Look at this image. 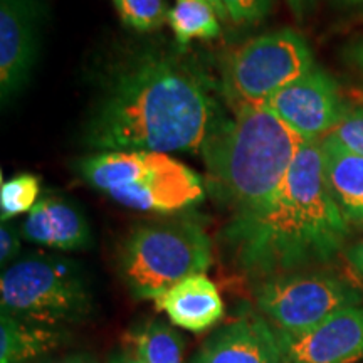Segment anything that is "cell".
<instances>
[{
    "label": "cell",
    "mask_w": 363,
    "mask_h": 363,
    "mask_svg": "<svg viewBox=\"0 0 363 363\" xmlns=\"http://www.w3.org/2000/svg\"><path fill=\"white\" fill-rule=\"evenodd\" d=\"M220 118L206 81L177 57L143 52L108 76L84 126V145L99 152H201Z\"/></svg>",
    "instance_id": "6da1fadb"
},
{
    "label": "cell",
    "mask_w": 363,
    "mask_h": 363,
    "mask_svg": "<svg viewBox=\"0 0 363 363\" xmlns=\"http://www.w3.org/2000/svg\"><path fill=\"white\" fill-rule=\"evenodd\" d=\"M348 225L328 187L320 140H308L274 202L259 216L229 222L224 239L239 269L266 279L331 261Z\"/></svg>",
    "instance_id": "7a4b0ae2"
},
{
    "label": "cell",
    "mask_w": 363,
    "mask_h": 363,
    "mask_svg": "<svg viewBox=\"0 0 363 363\" xmlns=\"http://www.w3.org/2000/svg\"><path fill=\"white\" fill-rule=\"evenodd\" d=\"M306 138L264 104L239 106L202 150L208 189L233 219L259 216L274 202Z\"/></svg>",
    "instance_id": "3957f363"
},
{
    "label": "cell",
    "mask_w": 363,
    "mask_h": 363,
    "mask_svg": "<svg viewBox=\"0 0 363 363\" xmlns=\"http://www.w3.org/2000/svg\"><path fill=\"white\" fill-rule=\"evenodd\" d=\"M78 174L120 206L172 214L203 201L201 177L169 153L143 150L98 152L78 163Z\"/></svg>",
    "instance_id": "277c9868"
},
{
    "label": "cell",
    "mask_w": 363,
    "mask_h": 363,
    "mask_svg": "<svg viewBox=\"0 0 363 363\" xmlns=\"http://www.w3.org/2000/svg\"><path fill=\"white\" fill-rule=\"evenodd\" d=\"M212 261V239L197 220H153L126 235L118 269L136 299H157L182 279L206 274Z\"/></svg>",
    "instance_id": "5b68a950"
},
{
    "label": "cell",
    "mask_w": 363,
    "mask_h": 363,
    "mask_svg": "<svg viewBox=\"0 0 363 363\" xmlns=\"http://www.w3.org/2000/svg\"><path fill=\"white\" fill-rule=\"evenodd\" d=\"M0 305L17 320L52 328L84 323L94 311L84 272L56 256H30L9 266L0 278Z\"/></svg>",
    "instance_id": "8992f818"
},
{
    "label": "cell",
    "mask_w": 363,
    "mask_h": 363,
    "mask_svg": "<svg viewBox=\"0 0 363 363\" xmlns=\"http://www.w3.org/2000/svg\"><path fill=\"white\" fill-rule=\"evenodd\" d=\"M259 311L278 333H301L335 313L358 306L363 294L330 271L305 269L261 279L254 289Z\"/></svg>",
    "instance_id": "52a82bcc"
},
{
    "label": "cell",
    "mask_w": 363,
    "mask_h": 363,
    "mask_svg": "<svg viewBox=\"0 0 363 363\" xmlns=\"http://www.w3.org/2000/svg\"><path fill=\"white\" fill-rule=\"evenodd\" d=\"M315 66L305 38L284 27L257 35L230 54L224 69V88L238 108L264 104Z\"/></svg>",
    "instance_id": "ba28073f"
},
{
    "label": "cell",
    "mask_w": 363,
    "mask_h": 363,
    "mask_svg": "<svg viewBox=\"0 0 363 363\" xmlns=\"http://www.w3.org/2000/svg\"><path fill=\"white\" fill-rule=\"evenodd\" d=\"M264 106L303 138L315 142L337 128L348 111L337 81L318 66L272 94Z\"/></svg>",
    "instance_id": "9c48e42d"
},
{
    "label": "cell",
    "mask_w": 363,
    "mask_h": 363,
    "mask_svg": "<svg viewBox=\"0 0 363 363\" xmlns=\"http://www.w3.org/2000/svg\"><path fill=\"white\" fill-rule=\"evenodd\" d=\"M278 342L283 363H355L363 358V306L335 313L301 333H278Z\"/></svg>",
    "instance_id": "30bf717a"
},
{
    "label": "cell",
    "mask_w": 363,
    "mask_h": 363,
    "mask_svg": "<svg viewBox=\"0 0 363 363\" xmlns=\"http://www.w3.org/2000/svg\"><path fill=\"white\" fill-rule=\"evenodd\" d=\"M35 0H0V96L7 104L24 89L39 39Z\"/></svg>",
    "instance_id": "8fae6325"
},
{
    "label": "cell",
    "mask_w": 363,
    "mask_h": 363,
    "mask_svg": "<svg viewBox=\"0 0 363 363\" xmlns=\"http://www.w3.org/2000/svg\"><path fill=\"white\" fill-rule=\"evenodd\" d=\"M192 363H283V355L269 321L247 311L208 337Z\"/></svg>",
    "instance_id": "7c38bea8"
},
{
    "label": "cell",
    "mask_w": 363,
    "mask_h": 363,
    "mask_svg": "<svg viewBox=\"0 0 363 363\" xmlns=\"http://www.w3.org/2000/svg\"><path fill=\"white\" fill-rule=\"evenodd\" d=\"M19 229L29 242L59 251H78L91 246V229L84 214L61 197L39 199Z\"/></svg>",
    "instance_id": "4fadbf2b"
},
{
    "label": "cell",
    "mask_w": 363,
    "mask_h": 363,
    "mask_svg": "<svg viewBox=\"0 0 363 363\" xmlns=\"http://www.w3.org/2000/svg\"><path fill=\"white\" fill-rule=\"evenodd\" d=\"M157 308L180 328L201 333L219 323L225 306L217 286L206 274H194L155 299Z\"/></svg>",
    "instance_id": "5bb4252c"
},
{
    "label": "cell",
    "mask_w": 363,
    "mask_h": 363,
    "mask_svg": "<svg viewBox=\"0 0 363 363\" xmlns=\"http://www.w3.org/2000/svg\"><path fill=\"white\" fill-rule=\"evenodd\" d=\"M328 187L348 224L363 225V157L348 152L331 135L320 140Z\"/></svg>",
    "instance_id": "9a60e30c"
},
{
    "label": "cell",
    "mask_w": 363,
    "mask_h": 363,
    "mask_svg": "<svg viewBox=\"0 0 363 363\" xmlns=\"http://www.w3.org/2000/svg\"><path fill=\"white\" fill-rule=\"evenodd\" d=\"M65 328L21 321L7 313L0 315V363H29L59 350L67 343Z\"/></svg>",
    "instance_id": "2e32d148"
},
{
    "label": "cell",
    "mask_w": 363,
    "mask_h": 363,
    "mask_svg": "<svg viewBox=\"0 0 363 363\" xmlns=\"http://www.w3.org/2000/svg\"><path fill=\"white\" fill-rule=\"evenodd\" d=\"M123 345L142 363H184V338L160 320H145L131 326Z\"/></svg>",
    "instance_id": "e0dca14e"
},
{
    "label": "cell",
    "mask_w": 363,
    "mask_h": 363,
    "mask_svg": "<svg viewBox=\"0 0 363 363\" xmlns=\"http://www.w3.org/2000/svg\"><path fill=\"white\" fill-rule=\"evenodd\" d=\"M219 21L207 0H175L169 13V24L180 45H187L195 39H217L220 35Z\"/></svg>",
    "instance_id": "ac0fdd59"
},
{
    "label": "cell",
    "mask_w": 363,
    "mask_h": 363,
    "mask_svg": "<svg viewBox=\"0 0 363 363\" xmlns=\"http://www.w3.org/2000/svg\"><path fill=\"white\" fill-rule=\"evenodd\" d=\"M40 180L33 174H21L0 185V219L11 222L13 217L29 214L39 202Z\"/></svg>",
    "instance_id": "d6986e66"
},
{
    "label": "cell",
    "mask_w": 363,
    "mask_h": 363,
    "mask_svg": "<svg viewBox=\"0 0 363 363\" xmlns=\"http://www.w3.org/2000/svg\"><path fill=\"white\" fill-rule=\"evenodd\" d=\"M121 22L138 33H152L169 22L165 0H113Z\"/></svg>",
    "instance_id": "ffe728a7"
},
{
    "label": "cell",
    "mask_w": 363,
    "mask_h": 363,
    "mask_svg": "<svg viewBox=\"0 0 363 363\" xmlns=\"http://www.w3.org/2000/svg\"><path fill=\"white\" fill-rule=\"evenodd\" d=\"M330 135L348 152L363 157V108L348 110Z\"/></svg>",
    "instance_id": "44dd1931"
},
{
    "label": "cell",
    "mask_w": 363,
    "mask_h": 363,
    "mask_svg": "<svg viewBox=\"0 0 363 363\" xmlns=\"http://www.w3.org/2000/svg\"><path fill=\"white\" fill-rule=\"evenodd\" d=\"M229 13V19L235 24H251L264 19L271 12L272 0H222Z\"/></svg>",
    "instance_id": "7402d4cb"
},
{
    "label": "cell",
    "mask_w": 363,
    "mask_h": 363,
    "mask_svg": "<svg viewBox=\"0 0 363 363\" xmlns=\"http://www.w3.org/2000/svg\"><path fill=\"white\" fill-rule=\"evenodd\" d=\"M21 239V229H17L12 222H2V227H0V264L6 266L19 256Z\"/></svg>",
    "instance_id": "603a6c76"
},
{
    "label": "cell",
    "mask_w": 363,
    "mask_h": 363,
    "mask_svg": "<svg viewBox=\"0 0 363 363\" xmlns=\"http://www.w3.org/2000/svg\"><path fill=\"white\" fill-rule=\"evenodd\" d=\"M347 259L358 274L363 278V239L347 249Z\"/></svg>",
    "instance_id": "cb8c5ba5"
},
{
    "label": "cell",
    "mask_w": 363,
    "mask_h": 363,
    "mask_svg": "<svg viewBox=\"0 0 363 363\" xmlns=\"http://www.w3.org/2000/svg\"><path fill=\"white\" fill-rule=\"evenodd\" d=\"M347 56L350 59L352 65H355L358 69L363 72V39H358L348 48Z\"/></svg>",
    "instance_id": "d4e9b609"
},
{
    "label": "cell",
    "mask_w": 363,
    "mask_h": 363,
    "mask_svg": "<svg viewBox=\"0 0 363 363\" xmlns=\"http://www.w3.org/2000/svg\"><path fill=\"white\" fill-rule=\"evenodd\" d=\"M44 363H98L96 358L89 353H74V355H67L52 362H44Z\"/></svg>",
    "instance_id": "484cf974"
},
{
    "label": "cell",
    "mask_w": 363,
    "mask_h": 363,
    "mask_svg": "<svg viewBox=\"0 0 363 363\" xmlns=\"http://www.w3.org/2000/svg\"><path fill=\"white\" fill-rule=\"evenodd\" d=\"M106 363H142V362H140L133 353L126 350V348H121V350L113 352Z\"/></svg>",
    "instance_id": "4316f807"
},
{
    "label": "cell",
    "mask_w": 363,
    "mask_h": 363,
    "mask_svg": "<svg viewBox=\"0 0 363 363\" xmlns=\"http://www.w3.org/2000/svg\"><path fill=\"white\" fill-rule=\"evenodd\" d=\"M286 4H288V7L291 9V12L298 19H303L308 11H310L311 0H286Z\"/></svg>",
    "instance_id": "83f0119b"
},
{
    "label": "cell",
    "mask_w": 363,
    "mask_h": 363,
    "mask_svg": "<svg viewBox=\"0 0 363 363\" xmlns=\"http://www.w3.org/2000/svg\"><path fill=\"white\" fill-rule=\"evenodd\" d=\"M207 2L211 4L212 7H214V11L217 12V16H219V19H222V21L229 19V13H227V9H225L224 2H222V0H207Z\"/></svg>",
    "instance_id": "f1b7e54d"
},
{
    "label": "cell",
    "mask_w": 363,
    "mask_h": 363,
    "mask_svg": "<svg viewBox=\"0 0 363 363\" xmlns=\"http://www.w3.org/2000/svg\"><path fill=\"white\" fill-rule=\"evenodd\" d=\"M343 4H348V6H363V0H342Z\"/></svg>",
    "instance_id": "f546056e"
}]
</instances>
